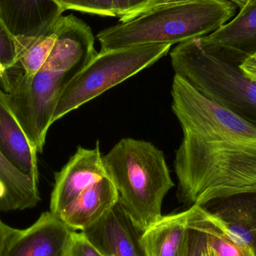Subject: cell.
Masks as SVG:
<instances>
[{
	"label": "cell",
	"mask_w": 256,
	"mask_h": 256,
	"mask_svg": "<svg viewBox=\"0 0 256 256\" xmlns=\"http://www.w3.org/2000/svg\"><path fill=\"white\" fill-rule=\"evenodd\" d=\"M172 109L183 131L177 196L185 204L256 195V127L176 74Z\"/></svg>",
	"instance_id": "cell-1"
},
{
	"label": "cell",
	"mask_w": 256,
	"mask_h": 256,
	"mask_svg": "<svg viewBox=\"0 0 256 256\" xmlns=\"http://www.w3.org/2000/svg\"><path fill=\"white\" fill-rule=\"evenodd\" d=\"M236 10L230 0H158L98 32L100 52L204 37L231 20Z\"/></svg>",
	"instance_id": "cell-2"
},
{
	"label": "cell",
	"mask_w": 256,
	"mask_h": 256,
	"mask_svg": "<svg viewBox=\"0 0 256 256\" xmlns=\"http://www.w3.org/2000/svg\"><path fill=\"white\" fill-rule=\"evenodd\" d=\"M102 159L106 178L137 228L144 232L159 220L164 197L174 186L162 150L149 142L124 138Z\"/></svg>",
	"instance_id": "cell-3"
},
{
	"label": "cell",
	"mask_w": 256,
	"mask_h": 256,
	"mask_svg": "<svg viewBox=\"0 0 256 256\" xmlns=\"http://www.w3.org/2000/svg\"><path fill=\"white\" fill-rule=\"evenodd\" d=\"M170 58L176 74L256 127V82L238 64L206 48L200 38L178 44Z\"/></svg>",
	"instance_id": "cell-4"
},
{
	"label": "cell",
	"mask_w": 256,
	"mask_h": 256,
	"mask_svg": "<svg viewBox=\"0 0 256 256\" xmlns=\"http://www.w3.org/2000/svg\"><path fill=\"white\" fill-rule=\"evenodd\" d=\"M170 44H149L98 52L66 85L52 124L112 87L147 68L166 55Z\"/></svg>",
	"instance_id": "cell-5"
},
{
	"label": "cell",
	"mask_w": 256,
	"mask_h": 256,
	"mask_svg": "<svg viewBox=\"0 0 256 256\" xmlns=\"http://www.w3.org/2000/svg\"><path fill=\"white\" fill-rule=\"evenodd\" d=\"M78 74L56 72L43 66L34 76H28L13 64L0 78V87L38 154L43 152L60 96Z\"/></svg>",
	"instance_id": "cell-6"
},
{
	"label": "cell",
	"mask_w": 256,
	"mask_h": 256,
	"mask_svg": "<svg viewBox=\"0 0 256 256\" xmlns=\"http://www.w3.org/2000/svg\"><path fill=\"white\" fill-rule=\"evenodd\" d=\"M102 158L98 141L94 148H78L61 171L55 174L50 212L58 216L82 191L106 177Z\"/></svg>",
	"instance_id": "cell-7"
},
{
	"label": "cell",
	"mask_w": 256,
	"mask_h": 256,
	"mask_svg": "<svg viewBox=\"0 0 256 256\" xmlns=\"http://www.w3.org/2000/svg\"><path fill=\"white\" fill-rule=\"evenodd\" d=\"M74 232L60 216L44 212L31 226L16 230L4 256H67Z\"/></svg>",
	"instance_id": "cell-8"
},
{
	"label": "cell",
	"mask_w": 256,
	"mask_h": 256,
	"mask_svg": "<svg viewBox=\"0 0 256 256\" xmlns=\"http://www.w3.org/2000/svg\"><path fill=\"white\" fill-rule=\"evenodd\" d=\"M81 232L104 256H147L141 242L143 232L131 220L120 200L104 218Z\"/></svg>",
	"instance_id": "cell-9"
},
{
	"label": "cell",
	"mask_w": 256,
	"mask_h": 256,
	"mask_svg": "<svg viewBox=\"0 0 256 256\" xmlns=\"http://www.w3.org/2000/svg\"><path fill=\"white\" fill-rule=\"evenodd\" d=\"M200 40L206 48L240 66L256 54V0L250 2L219 30Z\"/></svg>",
	"instance_id": "cell-10"
},
{
	"label": "cell",
	"mask_w": 256,
	"mask_h": 256,
	"mask_svg": "<svg viewBox=\"0 0 256 256\" xmlns=\"http://www.w3.org/2000/svg\"><path fill=\"white\" fill-rule=\"evenodd\" d=\"M62 14L54 0H0V19L16 40L46 32Z\"/></svg>",
	"instance_id": "cell-11"
},
{
	"label": "cell",
	"mask_w": 256,
	"mask_h": 256,
	"mask_svg": "<svg viewBox=\"0 0 256 256\" xmlns=\"http://www.w3.org/2000/svg\"><path fill=\"white\" fill-rule=\"evenodd\" d=\"M201 207L216 216L236 244L256 256V195L212 202Z\"/></svg>",
	"instance_id": "cell-12"
},
{
	"label": "cell",
	"mask_w": 256,
	"mask_h": 256,
	"mask_svg": "<svg viewBox=\"0 0 256 256\" xmlns=\"http://www.w3.org/2000/svg\"><path fill=\"white\" fill-rule=\"evenodd\" d=\"M118 200V190L106 177L82 191L58 216L73 231L84 232L104 218Z\"/></svg>",
	"instance_id": "cell-13"
},
{
	"label": "cell",
	"mask_w": 256,
	"mask_h": 256,
	"mask_svg": "<svg viewBox=\"0 0 256 256\" xmlns=\"http://www.w3.org/2000/svg\"><path fill=\"white\" fill-rule=\"evenodd\" d=\"M0 150L7 159L39 183L38 152L12 111L7 96L0 87Z\"/></svg>",
	"instance_id": "cell-14"
},
{
	"label": "cell",
	"mask_w": 256,
	"mask_h": 256,
	"mask_svg": "<svg viewBox=\"0 0 256 256\" xmlns=\"http://www.w3.org/2000/svg\"><path fill=\"white\" fill-rule=\"evenodd\" d=\"M188 210L162 216L144 230L141 242L147 256H184L188 228Z\"/></svg>",
	"instance_id": "cell-15"
},
{
	"label": "cell",
	"mask_w": 256,
	"mask_h": 256,
	"mask_svg": "<svg viewBox=\"0 0 256 256\" xmlns=\"http://www.w3.org/2000/svg\"><path fill=\"white\" fill-rule=\"evenodd\" d=\"M0 180L6 188V194L0 200V212L33 208L40 201L38 184L14 166L1 150Z\"/></svg>",
	"instance_id": "cell-16"
},
{
	"label": "cell",
	"mask_w": 256,
	"mask_h": 256,
	"mask_svg": "<svg viewBox=\"0 0 256 256\" xmlns=\"http://www.w3.org/2000/svg\"><path fill=\"white\" fill-rule=\"evenodd\" d=\"M56 22L37 37L16 40L18 48L14 64L26 76H34L46 62L58 36Z\"/></svg>",
	"instance_id": "cell-17"
},
{
	"label": "cell",
	"mask_w": 256,
	"mask_h": 256,
	"mask_svg": "<svg viewBox=\"0 0 256 256\" xmlns=\"http://www.w3.org/2000/svg\"><path fill=\"white\" fill-rule=\"evenodd\" d=\"M189 209L191 219L204 233L208 244L218 256H250L228 237L214 215L196 204Z\"/></svg>",
	"instance_id": "cell-18"
},
{
	"label": "cell",
	"mask_w": 256,
	"mask_h": 256,
	"mask_svg": "<svg viewBox=\"0 0 256 256\" xmlns=\"http://www.w3.org/2000/svg\"><path fill=\"white\" fill-rule=\"evenodd\" d=\"M63 12L74 10L103 16H116L114 0H54Z\"/></svg>",
	"instance_id": "cell-19"
},
{
	"label": "cell",
	"mask_w": 256,
	"mask_h": 256,
	"mask_svg": "<svg viewBox=\"0 0 256 256\" xmlns=\"http://www.w3.org/2000/svg\"><path fill=\"white\" fill-rule=\"evenodd\" d=\"M18 48V40L0 19V62L6 64L7 68L14 64Z\"/></svg>",
	"instance_id": "cell-20"
},
{
	"label": "cell",
	"mask_w": 256,
	"mask_h": 256,
	"mask_svg": "<svg viewBox=\"0 0 256 256\" xmlns=\"http://www.w3.org/2000/svg\"><path fill=\"white\" fill-rule=\"evenodd\" d=\"M188 228L184 256H202L203 248L206 242V234L195 225L191 219L190 209H188Z\"/></svg>",
	"instance_id": "cell-21"
},
{
	"label": "cell",
	"mask_w": 256,
	"mask_h": 256,
	"mask_svg": "<svg viewBox=\"0 0 256 256\" xmlns=\"http://www.w3.org/2000/svg\"><path fill=\"white\" fill-rule=\"evenodd\" d=\"M67 256H104L84 236V233L74 232L70 239Z\"/></svg>",
	"instance_id": "cell-22"
},
{
	"label": "cell",
	"mask_w": 256,
	"mask_h": 256,
	"mask_svg": "<svg viewBox=\"0 0 256 256\" xmlns=\"http://www.w3.org/2000/svg\"><path fill=\"white\" fill-rule=\"evenodd\" d=\"M158 0H114L116 15L120 21L141 12Z\"/></svg>",
	"instance_id": "cell-23"
},
{
	"label": "cell",
	"mask_w": 256,
	"mask_h": 256,
	"mask_svg": "<svg viewBox=\"0 0 256 256\" xmlns=\"http://www.w3.org/2000/svg\"><path fill=\"white\" fill-rule=\"evenodd\" d=\"M16 231V228L9 226L0 219V256L6 254L8 246Z\"/></svg>",
	"instance_id": "cell-24"
},
{
	"label": "cell",
	"mask_w": 256,
	"mask_h": 256,
	"mask_svg": "<svg viewBox=\"0 0 256 256\" xmlns=\"http://www.w3.org/2000/svg\"><path fill=\"white\" fill-rule=\"evenodd\" d=\"M239 68L246 79L256 82V54L244 60Z\"/></svg>",
	"instance_id": "cell-25"
},
{
	"label": "cell",
	"mask_w": 256,
	"mask_h": 256,
	"mask_svg": "<svg viewBox=\"0 0 256 256\" xmlns=\"http://www.w3.org/2000/svg\"><path fill=\"white\" fill-rule=\"evenodd\" d=\"M202 256H218V254L208 244L207 240H206L204 248H203Z\"/></svg>",
	"instance_id": "cell-26"
},
{
	"label": "cell",
	"mask_w": 256,
	"mask_h": 256,
	"mask_svg": "<svg viewBox=\"0 0 256 256\" xmlns=\"http://www.w3.org/2000/svg\"><path fill=\"white\" fill-rule=\"evenodd\" d=\"M230 1L232 2L237 7L239 8V9H242L244 8L252 0H230Z\"/></svg>",
	"instance_id": "cell-27"
},
{
	"label": "cell",
	"mask_w": 256,
	"mask_h": 256,
	"mask_svg": "<svg viewBox=\"0 0 256 256\" xmlns=\"http://www.w3.org/2000/svg\"><path fill=\"white\" fill-rule=\"evenodd\" d=\"M4 194H6V188L4 184L0 180V200L4 197Z\"/></svg>",
	"instance_id": "cell-28"
},
{
	"label": "cell",
	"mask_w": 256,
	"mask_h": 256,
	"mask_svg": "<svg viewBox=\"0 0 256 256\" xmlns=\"http://www.w3.org/2000/svg\"><path fill=\"white\" fill-rule=\"evenodd\" d=\"M6 69H7V66L6 64H3L2 62H0V78L2 76L4 72H6Z\"/></svg>",
	"instance_id": "cell-29"
}]
</instances>
